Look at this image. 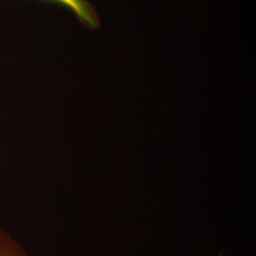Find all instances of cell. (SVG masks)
Segmentation results:
<instances>
[{"label": "cell", "mask_w": 256, "mask_h": 256, "mask_svg": "<svg viewBox=\"0 0 256 256\" xmlns=\"http://www.w3.org/2000/svg\"><path fill=\"white\" fill-rule=\"evenodd\" d=\"M49 2H58L68 8L88 28H98L101 25L100 17L96 14L95 8L87 0H49Z\"/></svg>", "instance_id": "obj_1"}, {"label": "cell", "mask_w": 256, "mask_h": 256, "mask_svg": "<svg viewBox=\"0 0 256 256\" xmlns=\"http://www.w3.org/2000/svg\"><path fill=\"white\" fill-rule=\"evenodd\" d=\"M0 256H30L23 246L8 232L0 229Z\"/></svg>", "instance_id": "obj_2"}]
</instances>
